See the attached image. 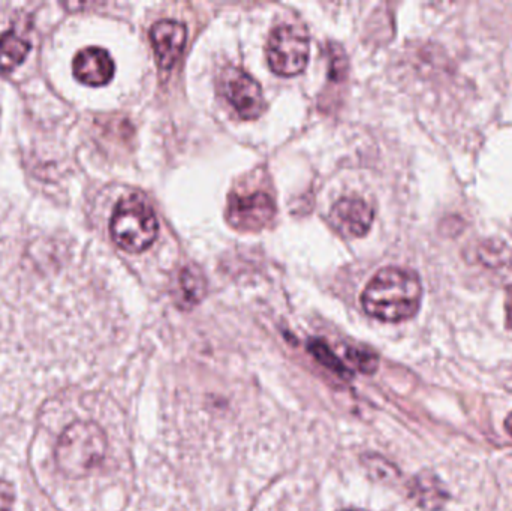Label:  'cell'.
I'll return each mask as SVG.
<instances>
[{
	"mask_svg": "<svg viewBox=\"0 0 512 511\" xmlns=\"http://www.w3.org/2000/svg\"><path fill=\"white\" fill-rule=\"evenodd\" d=\"M423 285L417 273L402 267L379 270L361 294V305L370 317L385 323H400L417 314Z\"/></svg>",
	"mask_w": 512,
	"mask_h": 511,
	"instance_id": "6da1fadb",
	"label": "cell"
},
{
	"mask_svg": "<svg viewBox=\"0 0 512 511\" xmlns=\"http://www.w3.org/2000/svg\"><path fill=\"white\" fill-rule=\"evenodd\" d=\"M105 453L107 437L96 423H72L57 443V467L65 476L80 479L104 461Z\"/></svg>",
	"mask_w": 512,
	"mask_h": 511,
	"instance_id": "7a4b0ae2",
	"label": "cell"
},
{
	"mask_svg": "<svg viewBox=\"0 0 512 511\" xmlns=\"http://www.w3.org/2000/svg\"><path fill=\"white\" fill-rule=\"evenodd\" d=\"M110 231L119 248L137 254L155 243L159 234L158 218L155 210L141 195H128L117 203Z\"/></svg>",
	"mask_w": 512,
	"mask_h": 511,
	"instance_id": "3957f363",
	"label": "cell"
},
{
	"mask_svg": "<svg viewBox=\"0 0 512 511\" xmlns=\"http://www.w3.org/2000/svg\"><path fill=\"white\" fill-rule=\"evenodd\" d=\"M310 56V39L303 27L283 24L271 32L267 59L271 71L280 77H295L306 69Z\"/></svg>",
	"mask_w": 512,
	"mask_h": 511,
	"instance_id": "277c9868",
	"label": "cell"
},
{
	"mask_svg": "<svg viewBox=\"0 0 512 511\" xmlns=\"http://www.w3.org/2000/svg\"><path fill=\"white\" fill-rule=\"evenodd\" d=\"M224 92L242 119H258L267 108L262 87L243 69L230 68L225 72Z\"/></svg>",
	"mask_w": 512,
	"mask_h": 511,
	"instance_id": "5b68a950",
	"label": "cell"
},
{
	"mask_svg": "<svg viewBox=\"0 0 512 511\" xmlns=\"http://www.w3.org/2000/svg\"><path fill=\"white\" fill-rule=\"evenodd\" d=\"M276 215L273 198L264 192L230 195L227 219L237 230L256 231L268 225Z\"/></svg>",
	"mask_w": 512,
	"mask_h": 511,
	"instance_id": "8992f818",
	"label": "cell"
},
{
	"mask_svg": "<svg viewBox=\"0 0 512 511\" xmlns=\"http://www.w3.org/2000/svg\"><path fill=\"white\" fill-rule=\"evenodd\" d=\"M188 39V27L179 20L156 21L150 29V41L159 68L170 71L182 57Z\"/></svg>",
	"mask_w": 512,
	"mask_h": 511,
	"instance_id": "52a82bcc",
	"label": "cell"
},
{
	"mask_svg": "<svg viewBox=\"0 0 512 511\" xmlns=\"http://www.w3.org/2000/svg\"><path fill=\"white\" fill-rule=\"evenodd\" d=\"M373 219V207L360 197L342 198L331 210V221L346 236H366L372 227Z\"/></svg>",
	"mask_w": 512,
	"mask_h": 511,
	"instance_id": "ba28073f",
	"label": "cell"
},
{
	"mask_svg": "<svg viewBox=\"0 0 512 511\" xmlns=\"http://www.w3.org/2000/svg\"><path fill=\"white\" fill-rule=\"evenodd\" d=\"M72 69L75 78L81 83L101 87L113 80L116 65L113 57L104 48L87 47L75 56Z\"/></svg>",
	"mask_w": 512,
	"mask_h": 511,
	"instance_id": "9c48e42d",
	"label": "cell"
},
{
	"mask_svg": "<svg viewBox=\"0 0 512 511\" xmlns=\"http://www.w3.org/2000/svg\"><path fill=\"white\" fill-rule=\"evenodd\" d=\"M30 51V42L17 33H3L0 36V71L11 72L24 62Z\"/></svg>",
	"mask_w": 512,
	"mask_h": 511,
	"instance_id": "30bf717a",
	"label": "cell"
},
{
	"mask_svg": "<svg viewBox=\"0 0 512 511\" xmlns=\"http://www.w3.org/2000/svg\"><path fill=\"white\" fill-rule=\"evenodd\" d=\"M412 497L417 500L424 509H439L447 500V494L444 492L441 483L433 476H420L414 480L411 486Z\"/></svg>",
	"mask_w": 512,
	"mask_h": 511,
	"instance_id": "8fae6325",
	"label": "cell"
},
{
	"mask_svg": "<svg viewBox=\"0 0 512 511\" xmlns=\"http://www.w3.org/2000/svg\"><path fill=\"white\" fill-rule=\"evenodd\" d=\"M180 288H182L183 300L185 305H195L200 302L201 297L204 294V278L198 269L194 267H188L183 270L182 276H180Z\"/></svg>",
	"mask_w": 512,
	"mask_h": 511,
	"instance_id": "7c38bea8",
	"label": "cell"
},
{
	"mask_svg": "<svg viewBox=\"0 0 512 511\" xmlns=\"http://www.w3.org/2000/svg\"><path fill=\"white\" fill-rule=\"evenodd\" d=\"M349 359L357 365L361 372L373 374L378 368V357L372 351L364 350V348H352L349 350Z\"/></svg>",
	"mask_w": 512,
	"mask_h": 511,
	"instance_id": "4fadbf2b",
	"label": "cell"
},
{
	"mask_svg": "<svg viewBox=\"0 0 512 511\" xmlns=\"http://www.w3.org/2000/svg\"><path fill=\"white\" fill-rule=\"evenodd\" d=\"M310 351L315 354V357H318L324 365L330 366L334 371L342 372L343 368L340 365L339 360L334 357V354L328 350L325 345H322L321 342L315 341L312 345H310Z\"/></svg>",
	"mask_w": 512,
	"mask_h": 511,
	"instance_id": "5bb4252c",
	"label": "cell"
},
{
	"mask_svg": "<svg viewBox=\"0 0 512 511\" xmlns=\"http://www.w3.org/2000/svg\"><path fill=\"white\" fill-rule=\"evenodd\" d=\"M14 500V488L8 482L0 480V511H12Z\"/></svg>",
	"mask_w": 512,
	"mask_h": 511,
	"instance_id": "9a60e30c",
	"label": "cell"
},
{
	"mask_svg": "<svg viewBox=\"0 0 512 511\" xmlns=\"http://www.w3.org/2000/svg\"><path fill=\"white\" fill-rule=\"evenodd\" d=\"M505 309H507V327L512 332V285L507 290V300H505Z\"/></svg>",
	"mask_w": 512,
	"mask_h": 511,
	"instance_id": "2e32d148",
	"label": "cell"
},
{
	"mask_svg": "<svg viewBox=\"0 0 512 511\" xmlns=\"http://www.w3.org/2000/svg\"><path fill=\"white\" fill-rule=\"evenodd\" d=\"M505 428H507V431L510 432L512 437V413L507 417V420H505Z\"/></svg>",
	"mask_w": 512,
	"mask_h": 511,
	"instance_id": "e0dca14e",
	"label": "cell"
},
{
	"mask_svg": "<svg viewBox=\"0 0 512 511\" xmlns=\"http://www.w3.org/2000/svg\"><path fill=\"white\" fill-rule=\"evenodd\" d=\"M340 511H363V510H340Z\"/></svg>",
	"mask_w": 512,
	"mask_h": 511,
	"instance_id": "ac0fdd59",
	"label": "cell"
}]
</instances>
